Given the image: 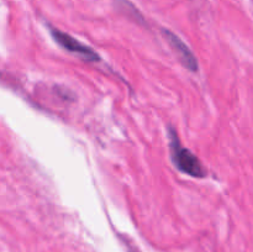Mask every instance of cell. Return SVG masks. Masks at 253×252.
<instances>
[{"label":"cell","instance_id":"6da1fadb","mask_svg":"<svg viewBox=\"0 0 253 252\" xmlns=\"http://www.w3.org/2000/svg\"><path fill=\"white\" fill-rule=\"evenodd\" d=\"M169 148L173 163L180 172L185 173L190 177H205L207 172L203 168L200 161L188 148L183 147L179 138H178L177 132L172 128H169Z\"/></svg>","mask_w":253,"mask_h":252},{"label":"cell","instance_id":"7a4b0ae2","mask_svg":"<svg viewBox=\"0 0 253 252\" xmlns=\"http://www.w3.org/2000/svg\"><path fill=\"white\" fill-rule=\"evenodd\" d=\"M51 35L54 39V41L57 43L61 44L64 49L72 52V53L79 54V56L83 57L86 61H98L99 54L96 53L94 49H91L90 47L86 46V44L82 43L81 41L76 40L74 37H72L71 35L66 34V32H62L57 29H51Z\"/></svg>","mask_w":253,"mask_h":252},{"label":"cell","instance_id":"3957f363","mask_svg":"<svg viewBox=\"0 0 253 252\" xmlns=\"http://www.w3.org/2000/svg\"><path fill=\"white\" fill-rule=\"evenodd\" d=\"M163 34H165V37L167 39V41L169 42L170 47H172V48L174 49L175 53H177L178 58L180 59L183 66L192 72L198 71V61L197 58H195L194 53L190 51L189 47H188L179 37L175 36V35L172 34L170 31H167V30H166Z\"/></svg>","mask_w":253,"mask_h":252}]
</instances>
